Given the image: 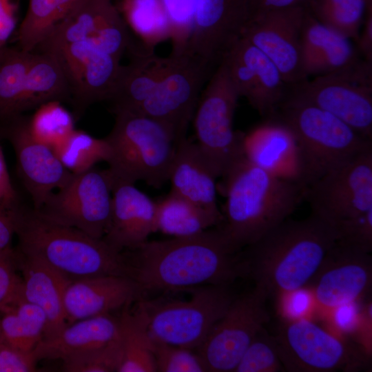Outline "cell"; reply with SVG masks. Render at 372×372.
<instances>
[{
  "instance_id": "obj_7",
  "label": "cell",
  "mask_w": 372,
  "mask_h": 372,
  "mask_svg": "<svg viewBox=\"0 0 372 372\" xmlns=\"http://www.w3.org/2000/svg\"><path fill=\"white\" fill-rule=\"evenodd\" d=\"M228 286L191 289V296L186 300L141 298L136 302L134 311L152 338L196 351L234 299Z\"/></svg>"
},
{
  "instance_id": "obj_25",
  "label": "cell",
  "mask_w": 372,
  "mask_h": 372,
  "mask_svg": "<svg viewBox=\"0 0 372 372\" xmlns=\"http://www.w3.org/2000/svg\"><path fill=\"white\" fill-rule=\"evenodd\" d=\"M15 255L23 298L43 311L47 322L43 339L51 338L68 324L63 301L67 279L35 258L17 249Z\"/></svg>"
},
{
  "instance_id": "obj_14",
  "label": "cell",
  "mask_w": 372,
  "mask_h": 372,
  "mask_svg": "<svg viewBox=\"0 0 372 372\" xmlns=\"http://www.w3.org/2000/svg\"><path fill=\"white\" fill-rule=\"evenodd\" d=\"M311 214L334 229L372 209V146L308 186Z\"/></svg>"
},
{
  "instance_id": "obj_20",
  "label": "cell",
  "mask_w": 372,
  "mask_h": 372,
  "mask_svg": "<svg viewBox=\"0 0 372 372\" xmlns=\"http://www.w3.org/2000/svg\"><path fill=\"white\" fill-rule=\"evenodd\" d=\"M144 292L133 278L101 276L67 280L63 289L67 323L111 313L143 298Z\"/></svg>"
},
{
  "instance_id": "obj_24",
  "label": "cell",
  "mask_w": 372,
  "mask_h": 372,
  "mask_svg": "<svg viewBox=\"0 0 372 372\" xmlns=\"http://www.w3.org/2000/svg\"><path fill=\"white\" fill-rule=\"evenodd\" d=\"M216 178L196 143L181 140L169 174L171 192L223 220L216 200Z\"/></svg>"
},
{
  "instance_id": "obj_50",
  "label": "cell",
  "mask_w": 372,
  "mask_h": 372,
  "mask_svg": "<svg viewBox=\"0 0 372 372\" xmlns=\"http://www.w3.org/2000/svg\"><path fill=\"white\" fill-rule=\"evenodd\" d=\"M355 45L362 58L372 63V6L366 11Z\"/></svg>"
},
{
  "instance_id": "obj_2",
  "label": "cell",
  "mask_w": 372,
  "mask_h": 372,
  "mask_svg": "<svg viewBox=\"0 0 372 372\" xmlns=\"http://www.w3.org/2000/svg\"><path fill=\"white\" fill-rule=\"evenodd\" d=\"M337 240L334 228L313 214L286 219L247 247V276L268 299L298 291L310 284Z\"/></svg>"
},
{
  "instance_id": "obj_18",
  "label": "cell",
  "mask_w": 372,
  "mask_h": 372,
  "mask_svg": "<svg viewBox=\"0 0 372 372\" xmlns=\"http://www.w3.org/2000/svg\"><path fill=\"white\" fill-rule=\"evenodd\" d=\"M5 132L14 151L17 171L30 196L32 208L39 210L72 174L52 148L31 134L27 117L21 115L6 123Z\"/></svg>"
},
{
  "instance_id": "obj_23",
  "label": "cell",
  "mask_w": 372,
  "mask_h": 372,
  "mask_svg": "<svg viewBox=\"0 0 372 372\" xmlns=\"http://www.w3.org/2000/svg\"><path fill=\"white\" fill-rule=\"evenodd\" d=\"M303 71L306 79L350 70L364 59L355 43L305 12L302 29Z\"/></svg>"
},
{
  "instance_id": "obj_3",
  "label": "cell",
  "mask_w": 372,
  "mask_h": 372,
  "mask_svg": "<svg viewBox=\"0 0 372 372\" xmlns=\"http://www.w3.org/2000/svg\"><path fill=\"white\" fill-rule=\"evenodd\" d=\"M221 178L226 200L219 227L238 251L287 219L307 189L255 165L244 155Z\"/></svg>"
},
{
  "instance_id": "obj_47",
  "label": "cell",
  "mask_w": 372,
  "mask_h": 372,
  "mask_svg": "<svg viewBox=\"0 0 372 372\" xmlns=\"http://www.w3.org/2000/svg\"><path fill=\"white\" fill-rule=\"evenodd\" d=\"M19 0H0V49L7 41L17 26Z\"/></svg>"
},
{
  "instance_id": "obj_26",
  "label": "cell",
  "mask_w": 372,
  "mask_h": 372,
  "mask_svg": "<svg viewBox=\"0 0 372 372\" xmlns=\"http://www.w3.org/2000/svg\"><path fill=\"white\" fill-rule=\"evenodd\" d=\"M118 331V318L111 313L96 316L67 324L58 334L42 339L32 353L41 360H61L101 349L112 342Z\"/></svg>"
},
{
  "instance_id": "obj_27",
  "label": "cell",
  "mask_w": 372,
  "mask_h": 372,
  "mask_svg": "<svg viewBox=\"0 0 372 372\" xmlns=\"http://www.w3.org/2000/svg\"><path fill=\"white\" fill-rule=\"evenodd\" d=\"M131 62L123 65L116 87L107 101L115 114L136 113L163 77L169 57L145 49L132 52Z\"/></svg>"
},
{
  "instance_id": "obj_33",
  "label": "cell",
  "mask_w": 372,
  "mask_h": 372,
  "mask_svg": "<svg viewBox=\"0 0 372 372\" xmlns=\"http://www.w3.org/2000/svg\"><path fill=\"white\" fill-rule=\"evenodd\" d=\"M118 318L120 361L117 372H156L151 336L142 319L130 309V305L122 309Z\"/></svg>"
},
{
  "instance_id": "obj_29",
  "label": "cell",
  "mask_w": 372,
  "mask_h": 372,
  "mask_svg": "<svg viewBox=\"0 0 372 372\" xmlns=\"http://www.w3.org/2000/svg\"><path fill=\"white\" fill-rule=\"evenodd\" d=\"M0 341L30 352L43 339L47 319L38 306L23 296L0 308Z\"/></svg>"
},
{
  "instance_id": "obj_4",
  "label": "cell",
  "mask_w": 372,
  "mask_h": 372,
  "mask_svg": "<svg viewBox=\"0 0 372 372\" xmlns=\"http://www.w3.org/2000/svg\"><path fill=\"white\" fill-rule=\"evenodd\" d=\"M15 236L17 251L43 262L67 280L101 276L132 278L124 252L117 251L103 238L54 222L33 208L19 206Z\"/></svg>"
},
{
  "instance_id": "obj_40",
  "label": "cell",
  "mask_w": 372,
  "mask_h": 372,
  "mask_svg": "<svg viewBox=\"0 0 372 372\" xmlns=\"http://www.w3.org/2000/svg\"><path fill=\"white\" fill-rule=\"evenodd\" d=\"M169 26L171 54L187 50L194 25L198 0H161Z\"/></svg>"
},
{
  "instance_id": "obj_49",
  "label": "cell",
  "mask_w": 372,
  "mask_h": 372,
  "mask_svg": "<svg viewBox=\"0 0 372 372\" xmlns=\"http://www.w3.org/2000/svg\"><path fill=\"white\" fill-rule=\"evenodd\" d=\"M251 18L262 13L292 8H306L308 0H249Z\"/></svg>"
},
{
  "instance_id": "obj_12",
  "label": "cell",
  "mask_w": 372,
  "mask_h": 372,
  "mask_svg": "<svg viewBox=\"0 0 372 372\" xmlns=\"http://www.w3.org/2000/svg\"><path fill=\"white\" fill-rule=\"evenodd\" d=\"M273 337L285 371H352L364 363L359 351L307 319L285 318Z\"/></svg>"
},
{
  "instance_id": "obj_35",
  "label": "cell",
  "mask_w": 372,
  "mask_h": 372,
  "mask_svg": "<svg viewBox=\"0 0 372 372\" xmlns=\"http://www.w3.org/2000/svg\"><path fill=\"white\" fill-rule=\"evenodd\" d=\"M128 29L146 50L169 39L168 19L161 0H120L116 6Z\"/></svg>"
},
{
  "instance_id": "obj_15",
  "label": "cell",
  "mask_w": 372,
  "mask_h": 372,
  "mask_svg": "<svg viewBox=\"0 0 372 372\" xmlns=\"http://www.w3.org/2000/svg\"><path fill=\"white\" fill-rule=\"evenodd\" d=\"M267 300L256 287L234 298L196 350L207 371H234L251 342L269 320Z\"/></svg>"
},
{
  "instance_id": "obj_46",
  "label": "cell",
  "mask_w": 372,
  "mask_h": 372,
  "mask_svg": "<svg viewBox=\"0 0 372 372\" xmlns=\"http://www.w3.org/2000/svg\"><path fill=\"white\" fill-rule=\"evenodd\" d=\"M20 205L14 207L0 200V251L13 249L12 242L15 235L17 214Z\"/></svg>"
},
{
  "instance_id": "obj_37",
  "label": "cell",
  "mask_w": 372,
  "mask_h": 372,
  "mask_svg": "<svg viewBox=\"0 0 372 372\" xmlns=\"http://www.w3.org/2000/svg\"><path fill=\"white\" fill-rule=\"evenodd\" d=\"M54 151L72 174L87 171L101 161L107 163L110 156V148L105 138H98L76 129Z\"/></svg>"
},
{
  "instance_id": "obj_28",
  "label": "cell",
  "mask_w": 372,
  "mask_h": 372,
  "mask_svg": "<svg viewBox=\"0 0 372 372\" xmlns=\"http://www.w3.org/2000/svg\"><path fill=\"white\" fill-rule=\"evenodd\" d=\"M235 45L252 66L256 87L248 101L265 118L271 116L285 101L289 85L276 65L260 50L240 37Z\"/></svg>"
},
{
  "instance_id": "obj_11",
  "label": "cell",
  "mask_w": 372,
  "mask_h": 372,
  "mask_svg": "<svg viewBox=\"0 0 372 372\" xmlns=\"http://www.w3.org/2000/svg\"><path fill=\"white\" fill-rule=\"evenodd\" d=\"M167 69L138 112L168 129L176 143L186 138L201 92L216 69L187 50L168 56Z\"/></svg>"
},
{
  "instance_id": "obj_5",
  "label": "cell",
  "mask_w": 372,
  "mask_h": 372,
  "mask_svg": "<svg viewBox=\"0 0 372 372\" xmlns=\"http://www.w3.org/2000/svg\"><path fill=\"white\" fill-rule=\"evenodd\" d=\"M105 138L110 148L107 170L113 183L141 180L158 188L168 180L178 143L161 123L143 114L117 113Z\"/></svg>"
},
{
  "instance_id": "obj_9",
  "label": "cell",
  "mask_w": 372,
  "mask_h": 372,
  "mask_svg": "<svg viewBox=\"0 0 372 372\" xmlns=\"http://www.w3.org/2000/svg\"><path fill=\"white\" fill-rule=\"evenodd\" d=\"M285 101L316 106L372 140L371 62L363 60L350 70L315 76L289 85Z\"/></svg>"
},
{
  "instance_id": "obj_6",
  "label": "cell",
  "mask_w": 372,
  "mask_h": 372,
  "mask_svg": "<svg viewBox=\"0 0 372 372\" xmlns=\"http://www.w3.org/2000/svg\"><path fill=\"white\" fill-rule=\"evenodd\" d=\"M271 117L294 135L302 156L307 187L372 146L371 139L333 114L309 104L285 101Z\"/></svg>"
},
{
  "instance_id": "obj_36",
  "label": "cell",
  "mask_w": 372,
  "mask_h": 372,
  "mask_svg": "<svg viewBox=\"0 0 372 372\" xmlns=\"http://www.w3.org/2000/svg\"><path fill=\"white\" fill-rule=\"evenodd\" d=\"M372 0H308L305 9L318 21L356 42Z\"/></svg>"
},
{
  "instance_id": "obj_31",
  "label": "cell",
  "mask_w": 372,
  "mask_h": 372,
  "mask_svg": "<svg viewBox=\"0 0 372 372\" xmlns=\"http://www.w3.org/2000/svg\"><path fill=\"white\" fill-rule=\"evenodd\" d=\"M33 52L25 85V112L50 101H70L68 82L56 59L45 52Z\"/></svg>"
},
{
  "instance_id": "obj_10",
  "label": "cell",
  "mask_w": 372,
  "mask_h": 372,
  "mask_svg": "<svg viewBox=\"0 0 372 372\" xmlns=\"http://www.w3.org/2000/svg\"><path fill=\"white\" fill-rule=\"evenodd\" d=\"M38 49L52 55L59 63L68 82L76 121L93 103L108 100L123 65L93 37L65 43L43 42Z\"/></svg>"
},
{
  "instance_id": "obj_39",
  "label": "cell",
  "mask_w": 372,
  "mask_h": 372,
  "mask_svg": "<svg viewBox=\"0 0 372 372\" xmlns=\"http://www.w3.org/2000/svg\"><path fill=\"white\" fill-rule=\"evenodd\" d=\"M285 371L273 335L265 327L251 342L234 372Z\"/></svg>"
},
{
  "instance_id": "obj_22",
  "label": "cell",
  "mask_w": 372,
  "mask_h": 372,
  "mask_svg": "<svg viewBox=\"0 0 372 372\" xmlns=\"http://www.w3.org/2000/svg\"><path fill=\"white\" fill-rule=\"evenodd\" d=\"M155 231L156 202L134 184L113 183L111 218L103 240L123 252L136 249Z\"/></svg>"
},
{
  "instance_id": "obj_32",
  "label": "cell",
  "mask_w": 372,
  "mask_h": 372,
  "mask_svg": "<svg viewBox=\"0 0 372 372\" xmlns=\"http://www.w3.org/2000/svg\"><path fill=\"white\" fill-rule=\"evenodd\" d=\"M156 203L157 231L172 237L193 236L222 222L172 192Z\"/></svg>"
},
{
  "instance_id": "obj_43",
  "label": "cell",
  "mask_w": 372,
  "mask_h": 372,
  "mask_svg": "<svg viewBox=\"0 0 372 372\" xmlns=\"http://www.w3.org/2000/svg\"><path fill=\"white\" fill-rule=\"evenodd\" d=\"M337 241L371 253L372 250V209L347 220L335 229Z\"/></svg>"
},
{
  "instance_id": "obj_1",
  "label": "cell",
  "mask_w": 372,
  "mask_h": 372,
  "mask_svg": "<svg viewBox=\"0 0 372 372\" xmlns=\"http://www.w3.org/2000/svg\"><path fill=\"white\" fill-rule=\"evenodd\" d=\"M132 278L147 291H188L206 285H229L246 276V267L220 227L199 234L145 241L125 251Z\"/></svg>"
},
{
  "instance_id": "obj_48",
  "label": "cell",
  "mask_w": 372,
  "mask_h": 372,
  "mask_svg": "<svg viewBox=\"0 0 372 372\" xmlns=\"http://www.w3.org/2000/svg\"><path fill=\"white\" fill-rule=\"evenodd\" d=\"M0 200L11 206L20 205L19 197L8 170L4 154L0 145Z\"/></svg>"
},
{
  "instance_id": "obj_19",
  "label": "cell",
  "mask_w": 372,
  "mask_h": 372,
  "mask_svg": "<svg viewBox=\"0 0 372 372\" xmlns=\"http://www.w3.org/2000/svg\"><path fill=\"white\" fill-rule=\"evenodd\" d=\"M251 17L249 0H198L187 50L216 68Z\"/></svg>"
},
{
  "instance_id": "obj_13",
  "label": "cell",
  "mask_w": 372,
  "mask_h": 372,
  "mask_svg": "<svg viewBox=\"0 0 372 372\" xmlns=\"http://www.w3.org/2000/svg\"><path fill=\"white\" fill-rule=\"evenodd\" d=\"M112 187L107 169L72 174L36 211L54 222L103 238L111 218Z\"/></svg>"
},
{
  "instance_id": "obj_45",
  "label": "cell",
  "mask_w": 372,
  "mask_h": 372,
  "mask_svg": "<svg viewBox=\"0 0 372 372\" xmlns=\"http://www.w3.org/2000/svg\"><path fill=\"white\" fill-rule=\"evenodd\" d=\"M32 351L25 352L0 341V372L36 371Z\"/></svg>"
},
{
  "instance_id": "obj_30",
  "label": "cell",
  "mask_w": 372,
  "mask_h": 372,
  "mask_svg": "<svg viewBox=\"0 0 372 372\" xmlns=\"http://www.w3.org/2000/svg\"><path fill=\"white\" fill-rule=\"evenodd\" d=\"M33 52L6 45L0 49V121L6 123L25 112V85Z\"/></svg>"
},
{
  "instance_id": "obj_44",
  "label": "cell",
  "mask_w": 372,
  "mask_h": 372,
  "mask_svg": "<svg viewBox=\"0 0 372 372\" xmlns=\"http://www.w3.org/2000/svg\"><path fill=\"white\" fill-rule=\"evenodd\" d=\"M17 270L15 249L0 251V308L22 295V279Z\"/></svg>"
},
{
  "instance_id": "obj_16",
  "label": "cell",
  "mask_w": 372,
  "mask_h": 372,
  "mask_svg": "<svg viewBox=\"0 0 372 372\" xmlns=\"http://www.w3.org/2000/svg\"><path fill=\"white\" fill-rule=\"evenodd\" d=\"M305 12L299 7L262 13L250 19L241 37L276 65L288 85L307 79L302 50Z\"/></svg>"
},
{
  "instance_id": "obj_8",
  "label": "cell",
  "mask_w": 372,
  "mask_h": 372,
  "mask_svg": "<svg viewBox=\"0 0 372 372\" xmlns=\"http://www.w3.org/2000/svg\"><path fill=\"white\" fill-rule=\"evenodd\" d=\"M239 98L222 60L206 82L192 118L195 142L216 178L244 155V133L233 126Z\"/></svg>"
},
{
  "instance_id": "obj_41",
  "label": "cell",
  "mask_w": 372,
  "mask_h": 372,
  "mask_svg": "<svg viewBox=\"0 0 372 372\" xmlns=\"http://www.w3.org/2000/svg\"><path fill=\"white\" fill-rule=\"evenodd\" d=\"M151 347L156 371H207L200 357L193 349L170 344L155 339L152 336Z\"/></svg>"
},
{
  "instance_id": "obj_42",
  "label": "cell",
  "mask_w": 372,
  "mask_h": 372,
  "mask_svg": "<svg viewBox=\"0 0 372 372\" xmlns=\"http://www.w3.org/2000/svg\"><path fill=\"white\" fill-rule=\"evenodd\" d=\"M120 361L118 331L116 337L104 347L63 362L67 372H117Z\"/></svg>"
},
{
  "instance_id": "obj_17",
  "label": "cell",
  "mask_w": 372,
  "mask_h": 372,
  "mask_svg": "<svg viewBox=\"0 0 372 372\" xmlns=\"http://www.w3.org/2000/svg\"><path fill=\"white\" fill-rule=\"evenodd\" d=\"M310 284L313 298L322 308L335 309L354 303L371 289V256L336 240Z\"/></svg>"
},
{
  "instance_id": "obj_38",
  "label": "cell",
  "mask_w": 372,
  "mask_h": 372,
  "mask_svg": "<svg viewBox=\"0 0 372 372\" xmlns=\"http://www.w3.org/2000/svg\"><path fill=\"white\" fill-rule=\"evenodd\" d=\"M75 118L62 102L57 100L43 103L28 118L31 134L54 150L60 146L75 128Z\"/></svg>"
},
{
  "instance_id": "obj_51",
  "label": "cell",
  "mask_w": 372,
  "mask_h": 372,
  "mask_svg": "<svg viewBox=\"0 0 372 372\" xmlns=\"http://www.w3.org/2000/svg\"><path fill=\"white\" fill-rule=\"evenodd\" d=\"M0 316H1V313H0Z\"/></svg>"
},
{
  "instance_id": "obj_34",
  "label": "cell",
  "mask_w": 372,
  "mask_h": 372,
  "mask_svg": "<svg viewBox=\"0 0 372 372\" xmlns=\"http://www.w3.org/2000/svg\"><path fill=\"white\" fill-rule=\"evenodd\" d=\"M82 0H29L28 10L19 26V48L33 52Z\"/></svg>"
},
{
  "instance_id": "obj_21",
  "label": "cell",
  "mask_w": 372,
  "mask_h": 372,
  "mask_svg": "<svg viewBox=\"0 0 372 372\" xmlns=\"http://www.w3.org/2000/svg\"><path fill=\"white\" fill-rule=\"evenodd\" d=\"M244 156L282 178L307 187L304 165L298 142L289 129L273 118L244 133Z\"/></svg>"
}]
</instances>
